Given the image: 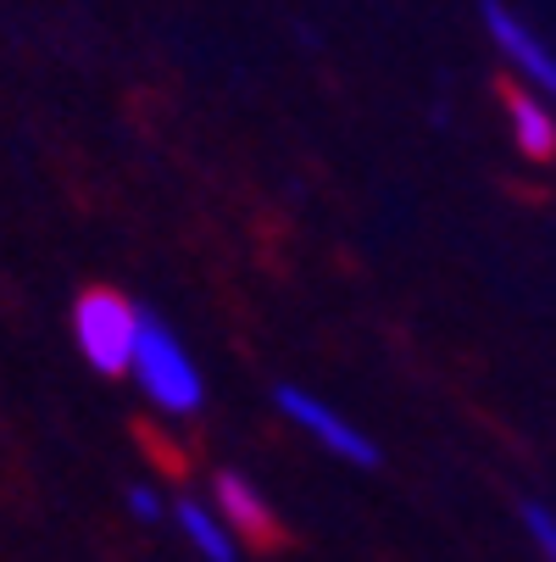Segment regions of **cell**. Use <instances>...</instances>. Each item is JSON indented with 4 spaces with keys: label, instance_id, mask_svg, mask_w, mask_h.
Masks as SVG:
<instances>
[{
    "label": "cell",
    "instance_id": "obj_2",
    "mask_svg": "<svg viewBox=\"0 0 556 562\" xmlns=\"http://www.w3.org/2000/svg\"><path fill=\"white\" fill-rule=\"evenodd\" d=\"M139 324L145 312L117 295V290H84L72 301V346L95 373L117 379V373H134V346H139Z\"/></svg>",
    "mask_w": 556,
    "mask_h": 562
},
{
    "label": "cell",
    "instance_id": "obj_9",
    "mask_svg": "<svg viewBox=\"0 0 556 562\" xmlns=\"http://www.w3.org/2000/svg\"><path fill=\"white\" fill-rule=\"evenodd\" d=\"M123 507H128L139 524H162V513H168V507H162V491H150V485H128V491H123Z\"/></svg>",
    "mask_w": 556,
    "mask_h": 562
},
{
    "label": "cell",
    "instance_id": "obj_7",
    "mask_svg": "<svg viewBox=\"0 0 556 562\" xmlns=\"http://www.w3.org/2000/svg\"><path fill=\"white\" fill-rule=\"evenodd\" d=\"M173 524L184 529V540H190L206 562H240V535L223 524L217 507H206V502H195V496H179V502H173Z\"/></svg>",
    "mask_w": 556,
    "mask_h": 562
},
{
    "label": "cell",
    "instance_id": "obj_3",
    "mask_svg": "<svg viewBox=\"0 0 556 562\" xmlns=\"http://www.w3.org/2000/svg\"><path fill=\"white\" fill-rule=\"evenodd\" d=\"M273 407L300 429V435H311L324 451H334L340 462H351V468H378L384 462V451L367 440V429H356L345 413H334L324 395H311V390H300V384H279L273 390Z\"/></svg>",
    "mask_w": 556,
    "mask_h": 562
},
{
    "label": "cell",
    "instance_id": "obj_6",
    "mask_svg": "<svg viewBox=\"0 0 556 562\" xmlns=\"http://www.w3.org/2000/svg\"><path fill=\"white\" fill-rule=\"evenodd\" d=\"M501 106H507V128H512L518 150L529 156V162H551V156H556V117H551L545 95L501 90Z\"/></svg>",
    "mask_w": 556,
    "mask_h": 562
},
{
    "label": "cell",
    "instance_id": "obj_5",
    "mask_svg": "<svg viewBox=\"0 0 556 562\" xmlns=\"http://www.w3.org/2000/svg\"><path fill=\"white\" fill-rule=\"evenodd\" d=\"M212 507L223 513V524H228L234 535L251 540V551H279V546H284V524H279V513L268 507V496L251 485L246 473L223 468V473L212 479Z\"/></svg>",
    "mask_w": 556,
    "mask_h": 562
},
{
    "label": "cell",
    "instance_id": "obj_1",
    "mask_svg": "<svg viewBox=\"0 0 556 562\" xmlns=\"http://www.w3.org/2000/svg\"><path fill=\"white\" fill-rule=\"evenodd\" d=\"M134 379L162 418H195L206 407V379H201L195 357L184 351V340L162 324V317H150V312H145L139 346H134Z\"/></svg>",
    "mask_w": 556,
    "mask_h": 562
},
{
    "label": "cell",
    "instance_id": "obj_8",
    "mask_svg": "<svg viewBox=\"0 0 556 562\" xmlns=\"http://www.w3.org/2000/svg\"><path fill=\"white\" fill-rule=\"evenodd\" d=\"M518 513H523V529H529V540L540 546V557L556 562V513H551L545 502H523Z\"/></svg>",
    "mask_w": 556,
    "mask_h": 562
},
{
    "label": "cell",
    "instance_id": "obj_4",
    "mask_svg": "<svg viewBox=\"0 0 556 562\" xmlns=\"http://www.w3.org/2000/svg\"><path fill=\"white\" fill-rule=\"evenodd\" d=\"M479 18H485V34L501 50V61L523 78V90H534V95H545L556 106V50L507 7V0H485Z\"/></svg>",
    "mask_w": 556,
    "mask_h": 562
}]
</instances>
